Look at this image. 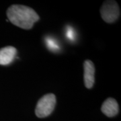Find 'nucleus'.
Here are the masks:
<instances>
[{"label": "nucleus", "mask_w": 121, "mask_h": 121, "mask_svg": "<svg viewBox=\"0 0 121 121\" xmlns=\"http://www.w3.org/2000/svg\"><path fill=\"white\" fill-rule=\"evenodd\" d=\"M45 41H46L47 48L50 51H51L52 52H57L60 50L59 43L54 38L48 36L45 39Z\"/></svg>", "instance_id": "obj_7"}, {"label": "nucleus", "mask_w": 121, "mask_h": 121, "mask_svg": "<svg viewBox=\"0 0 121 121\" xmlns=\"http://www.w3.org/2000/svg\"><path fill=\"white\" fill-rule=\"evenodd\" d=\"M65 36L69 41L73 42L76 39V32L71 26H67L65 29Z\"/></svg>", "instance_id": "obj_8"}, {"label": "nucleus", "mask_w": 121, "mask_h": 121, "mask_svg": "<svg viewBox=\"0 0 121 121\" xmlns=\"http://www.w3.org/2000/svg\"><path fill=\"white\" fill-rule=\"evenodd\" d=\"M56 104V97L53 94H48L39 99L35 113L39 118H44L52 112Z\"/></svg>", "instance_id": "obj_2"}, {"label": "nucleus", "mask_w": 121, "mask_h": 121, "mask_svg": "<svg viewBox=\"0 0 121 121\" xmlns=\"http://www.w3.org/2000/svg\"><path fill=\"white\" fill-rule=\"evenodd\" d=\"M101 16L107 23H113L120 16V9L115 1H106L100 8Z\"/></svg>", "instance_id": "obj_3"}, {"label": "nucleus", "mask_w": 121, "mask_h": 121, "mask_svg": "<svg viewBox=\"0 0 121 121\" xmlns=\"http://www.w3.org/2000/svg\"><path fill=\"white\" fill-rule=\"evenodd\" d=\"M17 54L16 48L12 46L5 47L0 49V65L10 64L15 59Z\"/></svg>", "instance_id": "obj_5"}, {"label": "nucleus", "mask_w": 121, "mask_h": 121, "mask_svg": "<svg viewBox=\"0 0 121 121\" xmlns=\"http://www.w3.org/2000/svg\"><path fill=\"white\" fill-rule=\"evenodd\" d=\"M101 110L107 117H115L119 111L118 104L116 99L110 98L104 101L102 106Z\"/></svg>", "instance_id": "obj_6"}, {"label": "nucleus", "mask_w": 121, "mask_h": 121, "mask_svg": "<svg viewBox=\"0 0 121 121\" xmlns=\"http://www.w3.org/2000/svg\"><path fill=\"white\" fill-rule=\"evenodd\" d=\"M84 83L87 89H91L95 82V67L90 60H85L84 64Z\"/></svg>", "instance_id": "obj_4"}, {"label": "nucleus", "mask_w": 121, "mask_h": 121, "mask_svg": "<svg viewBox=\"0 0 121 121\" xmlns=\"http://www.w3.org/2000/svg\"><path fill=\"white\" fill-rule=\"evenodd\" d=\"M7 16L13 25L30 30L39 20L38 13L31 8L22 5H12L7 10Z\"/></svg>", "instance_id": "obj_1"}]
</instances>
